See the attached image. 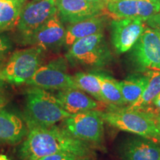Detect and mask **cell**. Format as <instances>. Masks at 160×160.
Returning <instances> with one entry per match:
<instances>
[{
    "label": "cell",
    "instance_id": "cell-33",
    "mask_svg": "<svg viewBox=\"0 0 160 160\" xmlns=\"http://www.w3.org/2000/svg\"><path fill=\"white\" fill-rule=\"evenodd\" d=\"M159 160H160V159H159Z\"/></svg>",
    "mask_w": 160,
    "mask_h": 160
},
{
    "label": "cell",
    "instance_id": "cell-22",
    "mask_svg": "<svg viewBox=\"0 0 160 160\" xmlns=\"http://www.w3.org/2000/svg\"><path fill=\"white\" fill-rule=\"evenodd\" d=\"M73 77L78 88L88 93L100 102L106 104L102 96L101 87L95 71L78 72Z\"/></svg>",
    "mask_w": 160,
    "mask_h": 160
},
{
    "label": "cell",
    "instance_id": "cell-8",
    "mask_svg": "<svg viewBox=\"0 0 160 160\" xmlns=\"http://www.w3.org/2000/svg\"><path fill=\"white\" fill-rule=\"evenodd\" d=\"M26 84L52 91L78 88L73 77L68 73L66 59L62 57L42 65Z\"/></svg>",
    "mask_w": 160,
    "mask_h": 160
},
{
    "label": "cell",
    "instance_id": "cell-16",
    "mask_svg": "<svg viewBox=\"0 0 160 160\" xmlns=\"http://www.w3.org/2000/svg\"><path fill=\"white\" fill-rule=\"evenodd\" d=\"M28 133L25 120L0 108V142L15 145L21 142Z\"/></svg>",
    "mask_w": 160,
    "mask_h": 160
},
{
    "label": "cell",
    "instance_id": "cell-17",
    "mask_svg": "<svg viewBox=\"0 0 160 160\" xmlns=\"http://www.w3.org/2000/svg\"><path fill=\"white\" fill-rule=\"evenodd\" d=\"M107 22V16L101 15L79 22L69 24L65 29L64 45L70 48L80 39L103 32Z\"/></svg>",
    "mask_w": 160,
    "mask_h": 160
},
{
    "label": "cell",
    "instance_id": "cell-3",
    "mask_svg": "<svg viewBox=\"0 0 160 160\" xmlns=\"http://www.w3.org/2000/svg\"><path fill=\"white\" fill-rule=\"evenodd\" d=\"M100 114L112 127L140 137L148 138L160 144V132L151 112L129 106L108 105Z\"/></svg>",
    "mask_w": 160,
    "mask_h": 160
},
{
    "label": "cell",
    "instance_id": "cell-24",
    "mask_svg": "<svg viewBox=\"0 0 160 160\" xmlns=\"http://www.w3.org/2000/svg\"><path fill=\"white\" fill-rule=\"evenodd\" d=\"M12 49V43L6 36L0 34V59L8 53Z\"/></svg>",
    "mask_w": 160,
    "mask_h": 160
},
{
    "label": "cell",
    "instance_id": "cell-21",
    "mask_svg": "<svg viewBox=\"0 0 160 160\" xmlns=\"http://www.w3.org/2000/svg\"><path fill=\"white\" fill-rule=\"evenodd\" d=\"M144 73L148 77V82L139 99L131 105H128L132 108L144 109L149 107L160 93V71L149 70Z\"/></svg>",
    "mask_w": 160,
    "mask_h": 160
},
{
    "label": "cell",
    "instance_id": "cell-20",
    "mask_svg": "<svg viewBox=\"0 0 160 160\" xmlns=\"http://www.w3.org/2000/svg\"><path fill=\"white\" fill-rule=\"evenodd\" d=\"M26 0H0V33L17 27Z\"/></svg>",
    "mask_w": 160,
    "mask_h": 160
},
{
    "label": "cell",
    "instance_id": "cell-1",
    "mask_svg": "<svg viewBox=\"0 0 160 160\" xmlns=\"http://www.w3.org/2000/svg\"><path fill=\"white\" fill-rule=\"evenodd\" d=\"M94 146L77 139L63 127H33L18 150L22 160H37L59 153L95 156Z\"/></svg>",
    "mask_w": 160,
    "mask_h": 160
},
{
    "label": "cell",
    "instance_id": "cell-25",
    "mask_svg": "<svg viewBox=\"0 0 160 160\" xmlns=\"http://www.w3.org/2000/svg\"><path fill=\"white\" fill-rule=\"evenodd\" d=\"M146 22L151 28H152L157 33L158 37L160 39V13H156L149 19L146 20Z\"/></svg>",
    "mask_w": 160,
    "mask_h": 160
},
{
    "label": "cell",
    "instance_id": "cell-12",
    "mask_svg": "<svg viewBox=\"0 0 160 160\" xmlns=\"http://www.w3.org/2000/svg\"><path fill=\"white\" fill-rule=\"evenodd\" d=\"M146 26L138 19H115L111 24V42L117 53L130 51L139 39Z\"/></svg>",
    "mask_w": 160,
    "mask_h": 160
},
{
    "label": "cell",
    "instance_id": "cell-26",
    "mask_svg": "<svg viewBox=\"0 0 160 160\" xmlns=\"http://www.w3.org/2000/svg\"><path fill=\"white\" fill-rule=\"evenodd\" d=\"M8 101V97L5 89V82L0 79V108H3Z\"/></svg>",
    "mask_w": 160,
    "mask_h": 160
},
{
    "label": "cell",
    "instance_id": "cell-30",
    "mask_svg": "<svg viewBox=\"0 0 160 160\" xmlns=\"http://www.w3.org/2000/svg\"><path fill=\"white\" fill-rule=\"evenodd\" d=\"M0 160H11L5 155H0Z\"/></svg>",
    "mask_w": 160,
    "mask_h": 160
},
{
    "label": "cell",
    "instance_id": "cell-18",
    "mask_svg": "<svg viewBox=\"0 0 160 160\" xmlns=\"http://www.w3.org/2000/svg\"><path fill=\"white\" fill-rule=\"evenodd\" d=\"M148 77L145 73L137 72L129 75L125 79L119 82L122 94L128 105L137 102L146 88Z\"/></svg>",
    "mask_w": 160,
    "mask_h": 160
},
{
    "label": "cell",
    "instance_id": "cell-32",
    "mask_svg": "<svg viewBox=\"0 0 160 160\" xmlns=\"http://www.w3.org/2000/svg\"></svg>",
    "mask_w": 160,
    "mask_h": 160
},
{
    "label": "cell",
    "instance_id": "cell-31",
    "mask_svg": "<svg viewBox=\"0 0 160 160\" xmlns=\"http://www.w3.org/2000/svg\"><path fill=\"white\" fill-rule=\"evenodd\" d=\"M2 68V63H1V62H0V71H1Z\"/></svg>",
    "mask_w": 160,
    "mask_h": 160
},
{
    "label": "cell",
    "instance_id": "cell-13",
    "mask_svg": "<svg viewBox=\"0 0 160 160\" xmlns=\"http://www.w3.org/2000/svg\"><path fill=\"white\" fill-rule=\"evenodd\" d=\"M57 11L62 22H79L105 14L106 6L87 0H55Z\"/></svg>",
    "mask_w": 160,
    "mask_h": 160
},
{
    "label": "cell",
    "instance_id": "cell-11",
    "mask_svg": "<svg viewBox=\"0 0 160 160\" xmlns=\"http://www.w3.org/2000/svg\"><path fill=\"white\" fill-rule=\"evenodd\" d=\"M65 37V28L57 11L33 33L22 38L21 42L26 45L37 46L46 51L64 45Z\"/></svg>",
    "mask_w": 160,
    "mask_h": 160
},
{
    "label": "cell",
    "instance_id": "cell-2",
    "mask_svg": "<svg viewBox=\"0 0 160 160\" xmlns=\"http://www.w3.org/2000/svg\"><path fill=\"white\" fill-rule=\"evenodd\" d=\"M25 97L24 119L28 128L54 125L71 115L47 90L31 86L25 90Z\"/></svg>",
    "mask_w": 160,
    "mask_h": 160
},
{
    "label": "cell",
    "instance_id": "cell-4",
    "mask_svg": "<svg viewBox=\"0 0 160 160\" xmlns=\"http://www.w3.org/2000/svg\"><path fill=\"white\" fill-rule=\"evenodd\" d=\"M66 59L74 65L98 70L112 61V54L103 32L84 37L69 48Z\"/></svg>",
    "mask_w": 160,
    "mask_h": 160
},
{
    "label": "cell",
    "instance_id": "cell-28",
    "mask_svg": "<svg viewBox=\"0 0 160 160\" xmlns=\"http://www.w3.org/2000/svg\"><path fill=\"white\" fill-rule=\"evenodd\" d=\"M151 104L153 105V107H155V108L160 110V93L153 100Z\"/></svg>",
    "mask_w": 160,
    "mask_h": 160
},
{
    "label": "cell",
    "instance_id": "cell-23",
    "mask_svg": "<svg viewBox=\"0 0 160 160\" xmlns=\"http://www.w3.org/2000/svg\"><path fill=\"white\" fill-rule=\"evenodd\" d=\"M93 156H82L74 153H59L47 156L37 160H93Z\"/></svg>",
    "mask_w": 160,
    "mask_h": 160
},
{
    "label": "cell",
    "instance_id": "cell-9",
    "mask_svg": "<svg viewBox=\"0 0 160 160\" xmlns=\"http://www.w3.org/2000/svg\"><path fill=\"white\" fill-rule=\"evenodd\" d=\"M56 13L55 0H33L25 4L17 25L21 39L33 33Z\"/></svg>",
    "mask_w": 160,
    "mask_h": 160
},
{
    "label": "cell",
    "instance_id": "cell-14",
    "mask_svg": "<svg viewBox=\"0 0 160 160\" xmlns=\"http://www.w3.org/2000/svg\"><path fill=\"white\" fill-rule=\"evenodd\" d=\"M121 160H159L160 146L158 143L142 137H128L118 146Z\"/></svg>",
    "mask_w": 160,
    "mask_h": 160
},
{
    "label": "cell",
    "instance_id": "cell-15",
    "mask_svg": "<svg viewBox=\"0 0 160 160\" xmlns=\"http://www.w3.org/2000/svg\"><path fill=\"white\" fill-rule=\"evenodd\" d=\"M54 95L60 105L70 114L90 110L104 111L108 107V105L95 100L78 88L59 90Z\"/></svg>",
    "mask_w": 160,
    "mask_h": 160
},
{
    "label": "cell",
    "instance_id": "cell-19",
    "mask_svg": "<svg viewBox=\"0 0 160 160\" xmlns=\"http://www.w3.org/2000/svg\"><path fill=\"white\" fill-rule=\"evenodd\" d=\"M95 72L99 82L102 96L105 102L108 105H127L120 90L119 82L105 72L99 70H95Z\"/></svg>",
    "mask_w": 160,
    "mask_h": 160
},
{
    "label": "cell",
    "instance_id": "cell-10",
    "mask_svg": "<svg viewBox=\"0 0 160 160\" xmlns=\"http://www.w3.org/2000/svg\"><path fill=\"white\" fill-rule=\"evenodd\" d=\"M109 17L119 19H138L145 22L160 11V0H108Z\"/></svg>",
    "mask_w": 160,
    "mask_h": 160
},
{
    "label": "cell",
    "instance_id": "cell-5",
    "mask_svg": "<svg viewBox=\"0 0 160 160\" xmlns=\"http://www.w3.org/2000/svg\"><path fill=\"white\" fill-rule=\"evenodd\" d=\"M45 52L37 46L13 52L0 71V79L14 85L26 84L42 65Z\"/></svg>",
    "mask_w": 160,
    "mask_h": 160
},
{
    "label": "cell",
    "instance_id": "cell-29",
    "mask_svg": "<svg viewBox=\"0 0 160 160\" xmlns=\"http://www.w3.org/2000/svg\"><path fill=\"white\" fill-rule=\"evenodd\" d=\"M87 1L91 2L101 4V5L107 6V3L108 2V0H87Z\"/></svg>",
    "mask_w": 160,
    "mask_h": 160
},
{
    "label": "cell",
    "instance_id": "cell-6",
    "mask_svg": "<svg viewBox=\"0 0 160 160\" xmlns=\"http://www.w3.org/2000/svg\"><path fill=\"white\" fill-rule=\"evenodd\" d=\"M63 121V128L77 139L93 146L102 142L105 122L100 111L90 110L79 112L71 114Z\"/></svg>",
    "mask_w": 160,
    "mask_h": 160
},
{
    "label": "cell",
    "instance_id": "cell-27",
    "mask_svg": "<svg viewBox=\"0 0 160 160\" xmlns=\"http://www.w3.org/2000/svg\"><path fill=\"white\" fill-rule=\"evenodd\" d=\"M142 110H145V111L151 112L152 114H153L156 125H157L158 129H159V131L160 132V110L157 108H145Z\"/></svg>",
    "mask_w": 160,
    "mask_h": 160
},
{
    "label": "cell",
    "instance_id": "cell-7",
    "mask_svg": "<svg viewBox=\"0 0 160 160\" xmlns=\"http://www.w3.org/2000/svg\"><path fill=\"white\" fill-rule=\"evenodd\" d=\"M129 55L137 72L160 71V39L157 33L150 27H146Z\"/></svg>",
    "mask_w": 160,
    "mask_h": 160
}]
</instances>
